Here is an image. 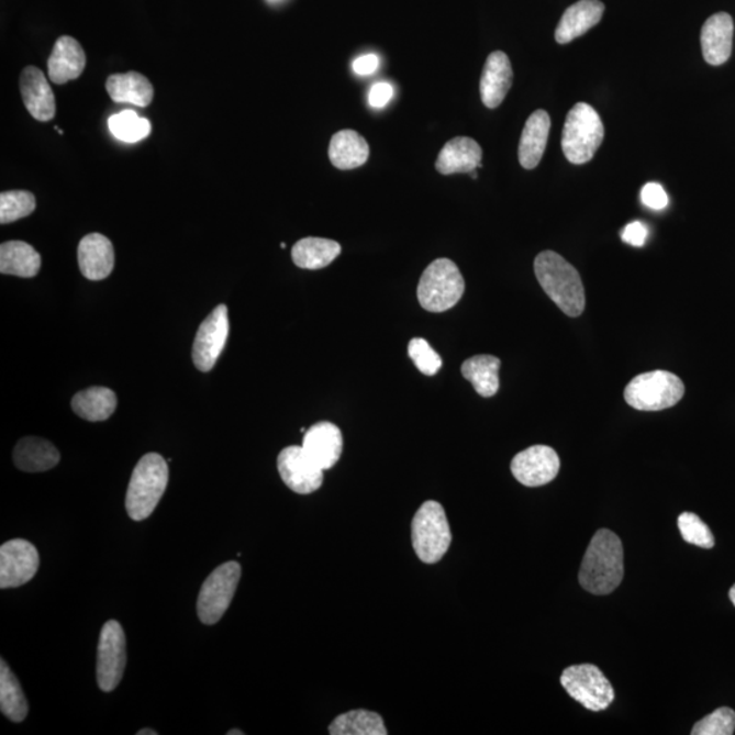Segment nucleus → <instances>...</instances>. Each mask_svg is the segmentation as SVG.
I'll return each mask as SVG.
<instances>
[{"label":"nucleus","mask_w":735,"mask_h":735,"mask_svg":"<svg viewBox=\"0 0 735 735\" xmlns=\"http://www.w3.org/2000/svg\"><path fill=\"white\" fill-rule=\"evenodd\" d=\"M624 550L617 534L602 528L592 537L579 572V583L595 595L611 594L623 582Z\"/></svg>","instance_id":"1"},{"label":"nucleus","mask_w":735,"mask_h":735,"mask_svg":"<svg viewBox=\"0 0 735 735\" xmlns=\"http://www.w3.org/2000/svg\"><path fill=\"white\" fill-rule=\"evenodd\" d=\"M534 270L553 303L568 316L582 315L586 307L584 287L571 264L553 250H544L535 258Z\"/></svg>","instance_id":"2"},{"label":"nucleus","mask_w":735,"mask_h":735,"mask_svg":"<svg viewBox=\"0 0 735 735\" xmlns=\"http://www.w3.org/2000/svg\"><path fill=\"white\" fill-rule=\"evenodd\" d=\"M169 467L158 454H146L136 464L125 495V510L131 520H147L156 510L168 487Z\"/></svg>","instance_id":"3"},{"label":"nucleus","mask_w":735,"mask_h":735,"mask_svg":"<svg viewBox=\"0 0 735 735\" xmlns=\"http://www.w3.org/2000/svg\"><path fill=\"white\" fill-rule=\"evenodd\" d=\"M605 136V129L598 112L586 102H578L568 112L564 123L561 146L569 163L582 165L591 162Z\"/></svg>","instance_id":"4"},{"label":"nucleus","mask_w":735,"mask_h":735,"mask_svg":"<svg viewBox=\"0 0 735 735\" xmlns=\"http://www.w3.org/2000/svg\"><path fill=\"white\" fill-rule=\"evenodd\" d=\"M465 279L453 260L441 258L432 261L421 276L417 298L428 312H446L459 303L465 293Z\"/></svg>","instance_id":"5"},{"label":"nucleus","mask_w":735,"mask_h":735,"mask_svg":"<svg viewBox=\"0 0 735 735\" xmlns=\"http://www.w3.org/2000/svg\"><path fill=\"white\" fill-rule=\"evenodd\" d=\"M686 394L682 380L668 370H653L631 380L624 391L630 407L642 412H659L676 407Z\"/></svg>","instance_id":"6"},{"label":"nucleus","mask_w":735,"mask_h":735,"mask_svg":"<svg viewBox=\"0 0 735 735\" xmlns=\"http://www.w3.org/2000/svg\"><path fill=\"white\" fill-rule=\"evenodd\" d=\"M412 541L415 555L425 564H436L452 545L453 534L443 505L426 501L420 506L412 523Z\"/></svg>","instance_id":"7"},{"label":"nucleus","mask_w":735,"mask_h":735,"mask_svg":"<svg viewBox=\"0 0 735 735\" xmlns=\"http://www.w3.org/2000/svg\"><path fill=\"white\" fill-rule=\"evenodd\" d=\"M242 577L241 564L230 561L214 569L198 597V615L203 624L219 623L236 594Z\"/></svg>","instance_id":"8"},{"label":"nucleus","mask_w":735,"mask_h":735,"mask_svg":"<svg viewBox=\"0 0 735 735\" xmlns=\"http://www.w3.org/2000/svg\"><path fill=\"white\" fill-rule=\"evenodd\" d=\"M561 686L569 697L590 711L606 710L614 700L612 683L595 665L569 666L563 671Z\"/></svg>","instance_id":"9"},{"label":"nucleus","mask_w":735,"mask_h":735,"mask_svg":"<svg viewBox=\"0 0 735 735\" xmlns=\"http://www.w3.org/2000/svg\"><path fill=\"white\" fill-rule=\"evenodd\" d=\"M122 625L115 620L102 626L99 647H97V683L101 691L112 692L122 681L127 654Z\"/></svg>","instance_id":"10"},{"label":"nucleus","mask_w":735,"mask_h":735,"mask_svg":"<svg viewBox=\"0 0 735 735\" xmlns=\"http://www.w3.org/2000/svg\"><path fill=\"white\" fill-rule=\"evenodd\" d=\"M227 335H230V319L227 308L221 304L204 319L199 326L192 347V360L202 372H209L224 350Z\"/></svg>","instance_id":"11"},{"label":"nucleus","mask_w":735,"mask_h":735,"mask_svg":"<svg viewBox=\"0 0 735 735\" xmlns=\"http://www.w3.org/2000/svg\"><path fill=\"white\" fill-rule=\"evenodd\" d=\"M278 471L285 486L296 493L310 494L323 486V469L303 446H290L278 455Z\"/></svg>","instance_id":"12"},{"label":"nucleus","mask_w":735,"mask_h":735,"mask_svg":"<svg viewBox=\"0 0 735 735\" xmlns=\"http://www.w3.org/2000/svg\"><path fill=\"white\" fill-rule=\"evenodd\" d=\"M40 556L34 545L25 539H13L0 548V589L24 586L34 578Z\"/></svg>","instance_id":"13"},{"label":"nucleus","mask_w":735,"mask_h":735,"mask_svg":"<svg viewBox=\"0 0 735 735\" xmlns=\"http://www.w3.org/2000/svg\"><path fill=\"white\" fill-rule=\"evenodd\" d=\"M560 470V458L548 446H533L512 459L511 471L524 487L537 488L552 482Z\"/></svg>","instance_id":"14"},{"label":"nucleus","mask_w":735,"mask_h":735,"mask_svg":"<svg viewBox=\"0 0 735 735\" xmlns=\"http://www.w3.org/2000/svg\"><path fill=\"white\" fill-rule=\"evenodd\" d=\"M20 88L27 112L38 122L53 121L56 101L44 73L33 66L24 68L20 78Z\"/></svg>","instance_id":"15"},{"label":"nucleus","mask_w":735,"mask_h":735,"mask_svg":"<svg viewBox=\"0 0 735 735\" xmlns=\"http://www.w3.org/2000/svg\"><path fill=\"white\" fill-rule=\"evenodd\" d=\"M79 269L90 281H101L111 275L115 266V250L110 238L100 233L85 236L78 247Z\"/></svg>","instance_id":"16"},{"label":"nucleus","mask_w":735,"mask_h":735,"mask_svg":"<svg viewBox=\"0 0 735 735\" xmlns=\"http://www.w3.org/2000/svg\"><path fill=\"white\" fill-rule=\"evenodd\" d=\"M303 448L323 470H328L341 458L344 437L337 425L322 421L305 432Z\"/></svg>","instance_id":"17"},{"label":"nucleus","mask_w":735,"mask_h":735,"mask_svg":"<svg viewBox=\"0 0 735 735\" xmlns=\"http://www.w3.org/2000/svg\"><path fill=\"white\" fill-rule=\"evenodd\" d=\"M512 66L509 56L501 51H495L488 56L483 66L480 93L483 105L494 110L504 101L506 93L512 87Z\"/></svg>","instance_id":"18"},{"label":"nucleus","mask_w":735,"mask_h":735,"mask_svg":"<svg viewBox=\"0 0 735 735\" xmlns=\"http://www.w3.org/2000/svg\"><path fill=\"white\" fill-rule=\"evenodd\" d=\"M734 24L727 13H717L705 21L702 30L703 56L711 66H721L731 59Z\"/></svg>","instance_id":"19"},{"label":"nucleus","mask_w":735,"mask_h":735,"mask_svg":"<svg viewBox=\"0 0 735 735\" xmlns=\"http://www.w3.org/2000/svg\"><path fill=\"white\" fill-rule=\"evenodd\" d=\"M482 149L469 136H457L448 141L438 153L436 169L442 175L471 174L481 168Z\"/></svg>","instance_id":"20"},{"label":"nucleus","mask_w":735,"mask_h":735,"mask_svg":"<svg viewBox=\"0 0 735 735\" xmlns=\"http://www.w3.org/2000/svg\"><path fill=\"white\" fill-rule=\"evenodd\" d=\"M85 66H87V55L81 44L70 36L59 37L48 59L51 81L56 85L70 82L82 76Z\"/></svg>","instance_id":"21"},{"label":"nucleus","mask_w":735,"mask_h":735,"mask_svg":"<svg viewBox=\"0 0 735 735\" xmlns=\"http://www.w3.org/2000/svg\"><path fill=\"white\" fill-rule=\"evenodd\" d=\"M605 4L600 0H580L566 10L556 30V42L568 44L583 36L602 20Z\"/></svg>","instance_id":"22"},{"label":"nucleus","mask_w":735,"mask_h":735,"mask_svg":"<svg viewBox=\"0 0 735 735\" xmlns=\"http://www.w3.org/2000/svg\"><path fill=\"white\" fill-rule=\"evenodd\" d=\"M550 133L549 113L539 110L530 115L524 124L520 142V163L524 169L538 167L544 157Z\"/></svg>","instance_id":"23"},{"label":"nucleus","mask_w":735,"mask_h":735,"mask_svg":"<svg viewBox=\"0 0 735 735\" xmlns=\"http://www.w3.org/2000/svg\"><path fill=\"white\" fill-rule=\"evenodd\" d=\"M107 92L118 104L149 107L154 97L149 79L136 71L115 74L107 79Z\"/></svg>","instance_id":"24"},{"label":"nucleus","mask_w":735,"mask_h":735,"mask_svg":"<svg viewBox=\"0 0 735 735\" xmlns=\"http://www.w3.org/2000/svg\"><path fill=\"white\" fill-rule=\"evenodd\" d=\"M60 454L53 443L40 437L22 438L14 448V464L22 471L42 472L59 464Z\"/></svg>","instance_id":"25"},{"label":"nucleus","mask_w":735,"mask_h":735,"mask_svg":"<svg viewBox=\"0 0 735 735\" xmlns=\"http://www.w3.org/2000/svg\"><path fill=\"white\" fill-rule=\"evenodd\" d=\"M328 157L335 168L356 169L368 162V142L356 131L342 130L330 141Z\"/></svg>","instance_id":"26"},{"label":"nucleus","mask_w":735,"mask_h":735,"mask_svg":"<svg viewBox=\"0 0 735 735\" xmlns=\"http://www.w3.org/2000/svg\"><path fill=\"white\" fill-rule=\"evenodd\" d=\"M42 267V256L31 244L8 242L0 245V272L21 278H33Z\"/></svg>","instance_id":"27"},{"label":"nucleus","mask_w":735,"mask_h":735,"mask_svg":"<svg viewBox=\"0 0 735 735\" xmlns=\"http://www.w3.org/2000/svg\"><path fill=\"white\" fill-rule=\"evenodd\" d=\"M337 242L321 237H305L292 248V259L300 269L319 270L332 265L341 254Z\"/></svg>","instance_id":"28"},{"label":"nucleus","mask_w":735,"mask_h":735,"mask_svg":"<svg viewBox=\"0 0 735 735\" xmlns=\"http://www.w3.org/2000/svg\"><path fill=\"white\" fill-rule=\"evenodd\" d=\"M71 407L79 417L99 423L115 413L118 398L115 392L107 387H90L73 398Z\"/></svg>","instance_id":"29"},{"label":"nucleus","mask_w":735,"mask_h":735,"mask_svg":"<svg viewBox=\"0 0 735 735\" xmlns=\"http://www.w3.org/2000/svg\"><path fill=\"white\" fill-rule=\"evenodd\" d=\"M500 366L501 363L498 357L489 355L475 356L461 364V375L475 387L477 394L490 398L499 391Z\"/></svg>","instance_id":"30"},{"label":"nucleus","mask_w":735,"mask_h":735,"mask_svg":"<svg viewBox=\"0 0 735 735\" xmlns=\"http://www.w3.org/2000/svg\"><path fill=\"white\" fill-rule=\"evenodd\" d=\"M0 710L11 722L15 723L24 721L30 712L21 683L3 659L0 665Z\"/></svg>","instance_id":"31"},{"label":"nucleus","mask_w":735,"mask_h":735,"mask_svg":"<svg viewBox=\"0 0 735 735\" xmlns=\"http://www.w3.org/2000/svg\"><path fill=\"white\" fill-rule=\"evenodd\" d=\"M332 735H387L383 717L376 712L356 710L335 717L328 727Z\"/></svg>","instance_id":"32"},{"label":"nucleus","mask_w":735,"mask_h":735,"mask_svg":"<svg viewBox=\"0 0 735 735\" xmlns=\"http://www.w3.org/2000/svg\"><path fill=\"white\" fill-rule=\"evenodd\" d=\"M108 125L115 138L127 142V144L145 140L152 131L151 122L140 118L134 111H123L111 116Z\"/></svg>","instance_id":"33"},{"label":"nucleus","mask_w":735,"mask_h":735,"mask_svg":"<svg viewBox=\"0 0 735 735\" xmlns=\"http://www.w3.org/2000/svg\"><path fill=\"white\" fill-rule=\"evenodd\" d=\"M36 209V198L27 191H8L0 193V224L25 219Z\"/></svg>","instance_id":"34"},{"label":"nucleus","mask_w":735,"mask_h":735,"mask_svg":"<svg viewBox=\"0 0 735 735\" xmlns=\"http://www.w3.org/2000/svg\"><path fill=\"white\" fill-rule=\"evenodd\" d=\"M678 528H680L686 543L704 549L714 548V535H712L710 527L697 514L683 512V514L678 516Z\"/></svg>","instance_id":"35"},{"label":"nucleus","mask_w":735,"mask_h":735,"mask_svg":"<svg viewBox=\"0 0 735 735\" xmlns=\"http://www.w3.org/2000/svg\"><path fill=\"white\" fill-rule=\"evenodd\" d=\"M735 731V712L722 706L693 726V735H732Z\"/></svg>","instance_id":"36"},{"label":"nucleus","mask_w":735,"mask_h":735,"mask_svg":"<svg viewBox=\"0 0 735 735\" xmlns=\"http://www.w3.org/2000/svg\"><path fill=\"white\" fill-rule=\"evenodd\" d=\"M408 350L410 358L421 374L433 376L441 370L443 366L442 357L432 349L428 341L414 338L409 342Z\"/></svg>","instance_id":"37"},{"label":"nucleus","mask_w":735,"mask_h":735,"mask_svg":"<svg viewBox=\"0 0 735 735\" xmlns=\"http://www.w3.org/2000/svg\"><path fill=\"white\" fill-rule=\"evenodd\" d=\"M642 202L653 210H664L668 207V193L659 183H647L642 190Z\"/></svg>","instance_id":"38"},{"label":"nucleus","mask_w":735,"mask_h":735,"mask_svg":"<svg viewBox=\"0 0 735 735\" xmlns=\"http://www.w3.org/2000/svg\"><path fill=\"white\" fill-rule=\"evenodd\" d=\"M648 236V227L643 224L641 221L631 222V224L624 227L623 233H621V238L623 242L634 247H643L646 243Z\"/></svg>","instance_id":"39"},{"label":"nucleus","mask_w":735,"mask_h":735,"mask_svg":"<svg viewBox=\"0 0 735 735\" xmlns=\"http://www.w3.org/2000/svg\"><path fill=\"white\" fill-rule=\"evenodd\" d=\"M392 94H394V89H392L390 83H376L369 92V104L374 108H383L389 104Z\"/></svg>","instance_id":"40"},{"label":"nucleus","mask_w":735,"mask_h":735,"mask_svg":"<svg viewBox=\"0 0 735 735\" xmlns=\"http://www.w3.org/2000/svg\"><path fill=\"white\" fill-rule=\"evenodd\" d=\"M378 67L379 58L374 54L361 56V58H358L353 63V70H355L358 76H370V74L378 70Z\"/></svg>","instance_id":"41"},{"label":"nucleus","mask_w":735,"mask_h":735,"mask_svg":"<svg viewBox=\"0 0 735 735\" xmlns=\"http://www.w3.org/2000/svg\"><path fill=\"white\" fill-rule=\"evenodd\" d=\"M157 735V732L151 731V728H144V731L138 732V735Z\"/></svg>","instance_id":"42"},{"label":"nucleus","mask_w":735,"mask_h":735,"mask_svg":"<svg viewBox=\"0 0 735 735\" xmlns=\"http://www.w3.org/2000/svg\"><path fill=\"white\" fill-rule=\"evenodd\" d=\"M728 597H731L733 605L735 606V584L732 587L731 592H728Z\"/></svg>","instance_id":"43"},{"label":"nucleus","mask_w":735,"mask_h":735,"mask_svg":"<svg viewBox=\"0 0 735 735\" xmlns=\"http://www.w3.org/2000/svg\"><path fill=\"white\" fill-rule=\"evenodd\" d=\"M233 734H241V735H243L244 733H243V732H237V731L227 732V735H233Z\"/></svg>","instance_id":"44"}]
</instances>
